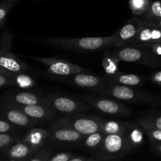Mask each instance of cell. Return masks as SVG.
Returning <instances> with one entry per match:
<instances>
[{"instance_id":"1","label":"cell","mask_w":161,"mask_h":161,"mask_svg":"<svg viewBox=\"0 0 161 161\" xmlns=\"http://www.w3.org/2000/svg\"><path fill=\"white\" fill-rule=\"evenodd\" d=\"M51 45L69 50L80 51H96L108 47H113V36L106 37H85L80 39L52 38L46 39Z\"/></svg>"},{"instance_id":"2","label":"cell","mask_w":161,"mask_h":161,"mask_svg":"<svg viewBox=\"0 0 161 161\" xmlns=\"http://www.w3.org/2000/svg\"><path fill=\"white\" fill-rule=\"evenodd\" d=\"M112 55L121 61L136 63L149 67H161V57L150 50L137 47H123L112 52Z\"/></svg>"},{"instance_id":"3","label":"cell","mask_w":161,"mask_h":161,"mask_svg":"<svg viewBox=\"0 0 161 161\" xmlns=\"http://www.w3.org/2000/svg\"><path fill=\"white\" fill-rule=\"evenodd\" d=\"M13 36L6 28L0 39V67L12 73H24L30 68L11 52Z\"/></svg>"},{"instance_id":"4","label":"cell","mask_w":161,"mask_h":161,"mask_svg":"<svg viewBox=\"0 0 161 161\" xmlns=\"http://www.w3.org/2000/svg\"><path fill=\"white\" fill-rule=\"evenodd\" d=\"M105 95L111 96L118 100L127 102H142L149 103H157L158 100L154 96L142 91H136L130 86L119 84L104 85L97 90Z\"/></svg>"},{"instance_id":"5","label":"cell","mask_w":161,"mask_h":161,"mask_svg":"<svg viewBox=\"0 0 161 161\" xmlns=\"http://www.w3.org/2000/svg\"><path fill=\"white\" fill-rule=\"evenodd\" d=\"M102 119L95 116L72 115L58 120V123L73 129L82 135H88L96 132H102Z\"/></svg>"},{"instance_id":"6","label":"cell","mask_w":161,"mask_h":161,"mask_svg":"<svg viewBox=\"0 0 161 161\" xmlns=\"http://www.w3.org/2000/svg\"><path fill=\"white\" fill-rule=\"evenodd\" d=\"M29 58L43 64L50 73L55 75L71 76L87 71L85 68L58 58H37V57H29Z\"/></svg>"},{"instance_id":"7","label":"cell","mask_w":161,"mask_h":161,"mask_svg":"<svg viewBox=\"0 0 161 161\" xmlns=\"http://www.w3.org/2000/svg\"><path fill=\"white\" fill-rule=\"evenodd\" d=\"M157 44H161V30L155 22L143 19L139 31L130 47L147 49Z\"/></svg>"},{"instance_id":"8","label":"cell","mask_w":161,"mask_h":161,"mask_svg":"<svg viewBox=\"0 0 161 161\" xmlns=\"http://www.w3.org/2000/svg\"><path fill=\"white\" fill-rule=\"evenodd\" d=\"M131 147L127 135H105L99 148L100 156L103 158H113L124 153Z\"/></svg>"},{"instance_id":"9","label":"cell","mask_w":161,"mask_h":161,"mask_svg":"<svg viewBox=\"0 0 161 161\" xmlns=\"http://www.w3.org/2000/svg\"><path fill=\"white\" fill-rule=\"evenodd\" d=\"M45 97L48 102V107L53 111L61 113L73 115L74 113L89 109L90 108L85 102L64 96L49 94H47Z\"/></svg>"},{"instance_id":"10","label":"cell","mask_w":161,"mask_h":161,"mask_svg":"<svg viewBox=\"0 0 161 161\" xmlns=\"http://www.w3.org/2000/svg\"><path fill=\"white\" fill-rule=\"evenodd\" d=\"M142 22V18L134 16V17L129 20L119 31L113 35V47L119 48V47L130 46L131 42L138 35Z\"/></svg>"},{"instance_id":"11","label":"cell","mask_w":161,"mask_h":161,"mask_svg":"<svg viewBox=\"0 0 161 161\" xmlns=\"http://www.w3.org/2000/svg\"><path fill=\"white\" fill-rule=\"evenodd\" d=\"M83 99L90 105L105 114L127 116L131 113L130 108L111 99L102 98L94 96H84Z\"/></svg>"},{"instance_id":"12","label":"cell","mask_w":161,"mask_h":161,"mask_svg":"<svg viewBox=\"0 0 161 161\" xmlns=\"http://www.w3.org/2000/svg\"><path fill=\"white\" fill-rule=\"evenodd\" d=\"M0 117L18 127H30L39 124V120L28 117L21 111L6 102H0Z\"/></svg>"},{"instance_id":"13","label":"cell","mask_w":161,"mask_h":161,"mask_svg":"<svg viewBox=\"0 0 161 161\" xmlns=\"http://www.w3.org/2000/svg\"><path fill=\"white\" fill-rule=\"evenodd\" d=\"M8 103V102H7ZM10 104V103H9ZM13 107L20 110L22 113L30 118L37 119L49 120L56 116V112L53 111L50 107L44 105H18L10 104Z\"/></svg>"},{"instance_id":"14","label":"cell","mask_w":161,"mask_h":161,"mask_svg":"<svg viewBox=\"0 0 161 161\" xmlns=\"http://www.w3.org/2000/svg\"><path fill=\"white\" fill-rule=\"evenodd\" d=\"M4 102L18 105H44L48 106L46 97H41L29 92L9 93L5 95Z\"/></svg>"},{"instance_id":"15","label":"cell","mask_w":161,"mask_h":161,"mask_svg":"<svg viewBox=\"0 0 161 161\" xmlns=\"http://www.w3.org/2000/svg\"><path fill=\"white\" fill-rule=\"evenodd\" d=\"M49 131L53 139L61 142H76L83 138V135L81 134L70 127L60 124L58 121L52 124Z\"/></svg>"},{"instance_id":"16","label":"cell","mask_w":161,"mask_h":161,"mask_svg":"<svg viewBox=\"0 0 161 161\" xmlns=\"http://www.w3.org/2000/svg\"><path fill=\"white\" fill-rule=\"evenodd\" d=\"M38 151L39 149L21 141L12 145L8 149L6 155L13 160H20V159L26 158L29 156H33Z\"/></svg>"},{"instance_id":"17","label":"cell","mask_w":161,"mask_h":161,"mask_svg":"<svg viewBox=\"0 0 161 161\" xmlns=\"http://www.w3.org/2000/svg\"><path fill=\"white\" fill-rule=\"evenodd\" d=\"M71 81L76 86L80 87L85 88H97L99 89L103 86V82L99 79L98 77L95 76L91 74L85 73V72H80V73L75 74V75H71Z\"/></svg>"},{"instance_id":"18","label":"cell","mask_w":161,"mask_h":161,"mask_svg":"<svg viewBox=\"0 0 161 161\" xmlns=\"http://www.w3.org/2000/svg\"><path fill=\"white\" fill-rule=\"evenodd\" d=\"M50 136L49 130L42 128H35L30 130L22 141L39 150L42 149V146Z\"/></svg>"},{"instance_id":"19","label":"cell","mask_w":161,"mask_h":161,"mask_svg":"<svg viewBox=\"0 0 161 161\" xmlns=\"http://www.w3.org/2000/svg\"><path fill=\"white\" fill-rule=\"evenodd\" d=\"M128 126L116 121H103L102 132L105 135H127Z\"/></svg>"},{"instance_id":"20","label":"cell","mask_w":161,"mask_h":161,"mask_svg":"<svg viewBox=\"0 0 161 161\" xmlns=\"http://www.w3.org/2000/svg\"><path fill=\"white\" fill-rule=\"evenodd\" d=\"M113 77L116 84L123 85V86H138L142 82V79L138 75H135V74H125L118 72Z\"/></svg>"},{"instance_id":"21","label":"cell","mask_w":161,"mask_h":161,"mask_svg":"<svg viewBox=\"0 0 161 161\" xmlns=\"http://www.w3.org/2000/svg\"><path fill=\"white\" fill-rule=\"evenodd\" d=\"M142 19L153 22H157L161 20V2L158 0L151 1Z\"/></svg>"},{"instance_id":"22","label":"cell","mask_w":161,"mask_h":161,"mask_svg":"<svg viewBox=\"0 0 161 161\" xmlns=\"http://www.w3.org/2000/svg\"><path fill=\"white\" fill-rule=\"evenodd\" d=\"M150 2V0H129V6L135 17L144 16Z\"/></svg>"},{"instance_id":"23","label":"cell","mask_w":161,"mask_h":161,"mask_svg":"<svg viewBox=\"0 0 161 161\" xmlns=\"http://www.w3.org/2000/svg\"><path fill=\"white\" fill-rule=\"evenodd\" d=\"M119 61L116 57L113 55H107L103 58L102 64L105 69V72L108 75H115L118 73V66H119Z\"/></svg>"},{"instance_id":"24","label":"cell","mask_w":161,"mask_h":161,"mask_svg":"<svg viewBox=\"0 0 161 161\" xmlns=\"http://www.w3.org/2000/svg\"><path fill=\"white\" fill-rule=\"evenodd\" d=\"M138 124L146 130H161V116L155 118H146L138 120Z\"/></svg>"},{"instance_id":"25","label":"cell","mask_w":161,"mask_h":161,"mask_svg":"<svg viewBox=\"0 0 161 161\" xmlns=\"http://www.w3.org/2000/svg\"><path fill=\"white\" fill-rule=\"evenodd\" d=\"M104 137H105V135L101 131L91 134L86 137V138L85 139L84 145L89 149H95L101 146L104 139Z\"/></svg>"},{"instance_id":"26","label":"cell","mask_w":161,"mask_h":161,"mask_svg":"<svg viewBox=\"0 0 161 161\" xmlns=\"http://www.w3.org/2000/svg\"><path fill=\"white\" fill-rule=\"evenodd\" d=\"M18 0H3L0 3V27L4 25L11 8Z\"/></svg>"},{"instance_id":"27","label":"cell","mask_w":161,"mask_h":161,"mask_svg":"<svg viewBox=\"0 0 161 161\" xmlns=\"http://www.w3.org/2000/svg\"><path fill=\"white\" fill-rule=\"evenodd\" d=\"M34 80L24 73H17L14 76V84L20 87H30L34 84Z\"/></svg>"},{"instance_id":"28","label":"cell","mask_w":161,"mask_h":161,"mask_svg":"<svg viewBox=\"0 0 161 161\" xmlns=\"http://www.w3.org/2000/svg\"><path fill=\"white\" fill-rule=\"evenodd\" d=\"M127 138L131 147L137 146L142 142V132L139 129H134L127 134Z\"/></svg>"},{"instance_id":"29","label":"cell","mask_w":161,"mask_h":161,"mask_svg":"<svg viewBox=\"0 0 161 161\" xmlns=\"http://www.w3.org/2000/svg\"><path fill=\"white\" fill-rule=\"evenodd\" d=\"M50 153L51 151L49 148L41 149L36 152L28 161H48L50 158Z\"/></svg>"},{"instance_id":"30","label":"cell","mask_w":161,"mask_h":161,"mask_svg":"<svg viewBox=\"0 0 161 161\" xmlns=\"http://www.w3.org/2000/svg\"><path fill=\"white\" fill-rule=\"evenodd\" d=\"M16 140L17 138L15 137L12 136L9 134H0V149L9 147Z\"/></svg>"},{"instance_id":"31","label":"cell","mask_w":161,"mask_h":161,"mask_svg":"<svg viewBox=\"0 0 161 161\" xmlns=\"http://www.w3.org/2000/svg\"><path fill=\"white\" fill-rule=\"evenodd\" d=\"M72 158L71 153H60L49 159L48 161H69Z\"/></svg>"},{"instance_id":"32","label":"cell","mask_w":161,"mask_h":161,"mask_svg":"<svg viewBox=\"0 0 161 161\" xmlns=\"http://www.w3.org/2000/svg\"><path fill=\"white\" fill-rule=\"evenodd\" d=\"M146 134L149 139L154 142H157V144L161 143V130H146Z\"/></svg>"},{"instance_id":"33","label":"cell","mask_w":161,"mask_h":161,"mask_svg":"<svg viewBox=\"0 0 161 161\" xmlns=\"http://www.w3.org/2000/svg\"><path fill=\"white\" fill-rule=\"evenodd\" d=\"M14 129V127L10 123L5 119H0V134H7Z\"/></svg>"},{"instance_id":"34","label":"cell","mask_w":161,"mask_h":161,"mask_svg":"<svg viewBox=\"0 0 161 161\" xmlns=\"http://www.w3.org/2000/svg\"><path fill=\"white\" fill-rule=\"evenodd\" d=\"M15 75V74H14ZM14 75L9 76L6 75H0V87H3L4 86L8 85H14Z\"/></svg>"},{"instance_id":"35","label":"cell","mask_w":161,"mask_h":161,"mask_svg":"<svg viewBox=\"0 0 161 161\" xmlns=\"http://www.w3.org/2000/svg\"><path fill=\"white\" fill-rule=\"evenodd\" d=\"M151 80H152V81L153 82V83L161 85V71L154 73L153 75Z\"/></svg>"},{"instance_id":"36","label":"cell","mask_w":161,"mask_h":161,"mask_svg":"<svg viewBox=\"0 0 161 161\" xmlns=\"http://www.w3.org/2000/svg\"><path fill=\"white\" fill-rule=\"evenodd\" d=\"M0 75H9V76H12L14 75V73L9 72V71L6 70V69H3L2 67H0Z\"/></svg>"},{"instance_id":"37","label":"cell","mask_w":161,"mask_h":161,"mask_svg":"<svg viewBox=\"0 0 161 161\" xmlns=\"http://www.w3.org/2000/svg\"><path fill=\"white\" fill-rule=\"evenodd\" d=\"M69 161H86V159L83 157H72Z\"/></svg>"},{"instance_id":"38","label":"cell","mask_w":161,"mask_h":161,"mask_svg":"<svg viewBox=\"0 0 161 161\" xmlns=\"http://www.w3.org/2000/svg\"><path fill=\"white\" fill-rule=\"evenodd\" d=\"M156 150H157V152L159 154L161 155V143H158V144L157 145V146H156Z\"/></svg>"},{"instance_id":"39","label":"cell","mask_w":161,"mask_h":161,"mask_svg":"<svg viewBox=\"0 0 161 161\" xmlns=\"http://www.w3.org/2000/svg\"><path fill=\"white\" fill-rule=\"evenodd\" d=\"M155 23H156V25H157V26L160 28V29L161 30V20H158V21H157V22H155Z\"/></svg>"},{"instance_id":"40","label":"cell","mask_w":161,"mask_h":161,"mask_svg":"<svg viewBox=\"0 0 161 161\" xmlns=\"http://www.w3.org/2000/svg\"><path fill=\"white\" fill-rule=\"evenodd\" d=\"M3 1V0H0V3H1Z\"/></svg>"}]
</instances>
